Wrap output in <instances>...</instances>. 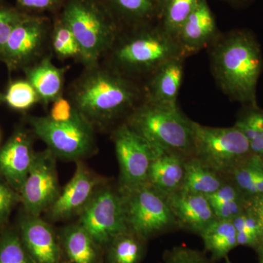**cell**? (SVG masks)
I'll return each mask as SVG.
<instances>
[{"mask_svg":"<svg viewBox=\"0 0 263 263\" xmlns=\"http://www.w3.org/2000/svg\"><path fill=\"white\" fill-rule=\"evenodd\" d=\"M143 95L135 80L111 67L87 68L71 89L76 110L93 125H108L128 115L139 105Z\"/></svg>","mask_w":263,"mask_h":263,"instance_id":"1","label":"cell"},{"mask_svg":"<svg viewBox=\"0 0 263 263\" xmlns=\"http://www.w3.org/2000/svg\"><path fill=\"white\" fill-rule=\"evenodd\" d=\"M212 45L213 75L223 92L235 101L256 106L263 61L255 38L247 31L234 30L219 35Z\"/></svg>","mask_w":263,"mask_h":263,"instance_id":"2","label":"cell"},{"mask_svg":"<svg viewBox=\"0 0 263 263\" xmlns=\"http://www.w3.org/2000/svg\"><path fill=\"white\" fill-rule=\"evenodd\" d=\"M109 52L110 67L133 80L148 78L165 62L183 57L176 39L152 23L133 27L123 37L119 34Z\"/></svg>","mask_w":263,"mask_h":263,"instance_id":"3","label":"cell"},{"mask_svg":"<svg viewBox=\"0 0 263 263\" xmlns=\"http://www.w3.org/2000/svg\"><path fill=\"white\" fill-rule=\"evenodd\" d=\"M60 17L75 36L86 68L98 65L120 34V24L104 0H67Z\"/></svg>","mask_w":263,"mask_h":263,"instance_id":"4","label":"cell"},{"mask_svg":"<svg viewBox=\"0 0 263 263\" xmlns=\"http://www.w3.org/2000/svg\"><path fill=\"white\" fill-rule=\"evenodd\" d=\"M193 122L178 106L141 102L124 122L156 149L193 156Z\"/></svg>","mask_w":263,"mask_h":263,"instance_id":"5","label":"cell"},{"mask_svg":"<svg viewBox=\"0 0 263 263\" xmlns=\"http://www.w3.org/2000/svg\"><path fill=\"white\" fill-rule=\"evenodd\" d=\"M119 189L127 229L147 240L179 230L167 197L148 182Z\"/></svg>","mask_w":263,"mask_h":263,"instance_id":"6","label":"cell"},{"mask_svg":"<svg viewBox=\"0 0 263 263\" xmlns=\"http://www.w3.org/2000/svg\"><path fill=\"white\" fill-rule=\"evenodd\" d=\"M193 157L226 177L252 154L248 140L235 125L212 127L193 122Z\"/></svg>","mask_w":263,"mask_h":263,"instance_id":"7","label":"cell"},{"mask_svg":"<svg viewBox=\"0 0 263 263\" xmlns=\"http://www.w3.org/2000/svg\"><path fill=\"white\" fill-rule=\"evenodd\" d=\"M29 122L57 158L78 162L94 149V125L77 110L67 122H55L45 116L30 117Z\"/></svg>","mask_w":263,"mask_h":263,"instance_id":"8","label":"cell"},{"mask_svg":"<svg viewBox=\"0 0 263 263\" xmlns=\"http://www.w3.org/2000/svg\"><path fill=\"white\" fill-rule=\"evenodd\" d=\"M79 215V224L101 249H106L117 235L128 230L122 197L118 188L99 189Z\"/></svg>","mask_w":263,"mask_h":263,"instance_id":"9","label":"cell"},{"mask_svg":"<svg viewBox=\"0 0 263 263\" xmlns=\"http://www.w3.org/2000/svg\"><path fill=\"white\" fill-rule=\"evenodd\" d=\"M113 139L120 169L119 187L146 183L157 150L124 122L114 130Z\"/></svg>","mask_w":263,"mask_h":263,"instance_id":"10","label":"cell"},{"mask_svg":"<svg viewBox=\"0 0 263 263\" xmlns=\"http://www.w3.org/2000/svg\"><path fill=\"white\" fill-rule=\"evenodd\" d=\"M56 158L48 148L36 152L20 193L21 202L29 215L41 216L60 195L61 190L57 176Z\"/></svg>","mask_w":263,"mask_h":263,"instance_id":"11","label":"cell"},{"mask_svg":"<svg viewBox=\"0 0 263 263\" xmlns=\"http://www.w3.org/2000/svg\"><path fill=\"white\" fill-rule=\"evenodd\" d=\"M49 22L40 15L27 13L10 34L0 57L10 70L26 68L41 55Z\"/></svg>","mask_w":263,"mask_h":263,"instance_id":"12","label":"cell"},{"mask_svg":"<svg viewBox=\"0 0 263 263\" xmlns=\"http://www.w3.org/2000/svg\"><path fill=\"white\" fill-rule=\"evenodd\" d=\"M103 181L78 161L73 176L48 209L51 220H62L80 214L87 205Z\"/></svg>","mask_w":263,"mask_h":263,"instance_id":"13","label":"cell"},{"mask_svg":"<svg viewBox=\"0 0 263 263\" xmlns=\"http://www.w3.org/2000/svg\"><path fill=\"white\" fill-rule=\"evenodd\" d=\"M19 235L33 263H67L58 235L41 216H23Z\"/></svg>","mask_w":263,"mask_h":263,"instance_id":"14","label":"cell"},{"mask_svg":"<svg viewBox=\"0 0 263 263\" xmlns=\"http://www.w3.org/2000/svg\"><path fill=\"white\" fill-rule=\"evenodd\" d=\"M35 155L31 137L23 129H17L0 148V176L19 194Z\"/></svg>","mask_w":263,"mask_h":263,"instance_id":"15","label":"cell"},{"mask_svg":"<svg viewBox=\"0 0 263 263\" xmlns=\"http://www.w3.org/2000/svg\"><path fill=\"white\" fill-rule=\"evenodd\" d=\"M217 24L207 0H200L181 26L175 39L183 57L200 51L219 37Z\"/></svg>","mask_w":263,"mask_h":263,"instance_id":"16","label":"cell"},{"mask_svg":"<svg viewBox=\"0 0 263 263\" xmlns=\"http://www.w3.org/2000/svg\"><path fill=\"white\" fill-rule=\"evenodd\" d=\"M166 197L179 230L199 235L216 219L206 196L179 190Z\"/></svg>","mask_w":263,"mask_h":263,"instance_id":"17","label":"cell"},{"mask_svg":"<svg viewBox=\"0 0 263 263\" xmlns=\"http://www.w3.org/2000/svg\"><path fill=\"white\" fill-rule=\"evenodd\" d=\"M184 57L172 59L159 67L148 77L144 91V101L178 106L177 98L183 77Z\"/></svg>","mask_w":263,"mask_h":263,"instance_id":"18","label":"cell"},{"mask_svg":"<svg viewBox=\"0 0 263 263\" xmlns=\"http://www.w3.org/2000/svg\"><path fill=\"white\" fill-rule=\"evenodd\" d=\"M186 159L178 154L157 150L147 182L165 197L179 191L184 179Z\"/></svg>","mask_w":263,"mask_h":263,"instance_id":"19","label":"cell"},{"mask_svg":"<svg viewBox=\"0 0 263 263\" xmlns=\"http://www.w3.org/2000/svg\"><path fill=\"white\" fill-rule=\"evenodd\" d=\"M27 80L30 83L45 105L53 103L62 96L64 71L53 65L50 57H45L34 65L24 68Z\"/></svg>","mask_w":263,"mask_h":263,"instance_id":"20","label":"cell"},{"mask_svg":"<svg viewBox=\"0 0 263 263\" xmlns=\"http://www.w3.org/2000/svg\"><path fill=\"white\" fill-rule=\"evenodd\" d=\"M59 238L67 263H98L102 249L79 223L64 228Z\"/></svg>","mask_w":263,"mask_h":263,"instance_id":"21","label":"cell"},{"mask_svg":"<svg viewBox=\"0 0 263 263\" xmlns=\"http://www.w3.org/2000/svg\"><path fill=\"white\" fill-rule=\"evenodd\" d=\"M228 181L223 176L211 169L195 157L185 161V174L181 190L209 197L215 193Z\"/></svg>","mask_w":263,"mask_h":263,"instance_id":"22","label":"cell"},{"mask_svg":"<svg viewBox=\"0 0 263 263\" xmlns=\"http://www.w3.org/2000/svg\"><path fill=\"white\" fill-rule=\"evenodd\" d=\"M119 24L130 27L153 23L158 19L160 0H104Z\"/></svg>","mask_w":263,"mask_h":263,"instance_id":"23","label":"cell"},{"mask_svg":"<svg viewBox=\"0 0 263 263\" xmlns=\"http://www.w3.org/2000/svg\"><path fill=\"white\" fill-rule=\"evenodd\" d=\"M205 252L214 262L224 259L232 250L238 247L237 231L232 221L215 219L199 235Z\"/></svg>","mask_w":263,"mask_h":263,"instance_id":"24","label":"cell"},{"mask_svg":"<svg viewBox=\"0 0 263 263\" xmlns=\"http://www.w3.org/2000/svg\"><path fill=\"white\" fill-rule=\"evenodd\" d=\"M147 240L127 230L117 235L106 247L107 263H141Z\"/></svg>","mask_w":263,"mask_h":263,"instance_id":"25","label":"cell"},{"mask_svg":"<svg viewBox=\"0 0 263 263\" xmlns=\"http://www.w3.org/2000/svg\"><path fill=\"white\" fill-rule=\"evenodd\" d=\"M200 0H160L158 24L167 34L176 37L185 21Z\"/></svg>","mask_w":263,"mask_h":263,"instance_id":"26","label":"cell"},{"mask_svg":"<svg viewBox=\"0 0 263 263\" xmlns=\"http://www.w3.org/2000/svg\"><path fill=\"white\" fill-rule=\"evenodd\" d=\"M263 110L257 106H250L240 114L235 125L243 132L248 140L251 152L263 160Z\"/></svg>","mask_w":263,"mask_h":263,"instance_id":"27","label":"cell"},{"mask_svg":"<svg viewBox=\"0 0 263 263\" xmlns=\"http://www.w3.org/2000/svg\"><path fill=\"white\" fill-rule=\"evenodd\" d=\"M262 167V159L252 154L237 165L227 178L249 199L253 195L254 183Z\"/></svg>","mask_w":263,"mask_h":263,"instance_id":"28","label":"cell"},{"mask_svg":"<svg viewBox=\"0 0 263 263\" xmlns=\"http://www.w3.org/2000/svg\"><path fill=\"white\" fill-rule=\"evenodd\" d=\"M52 47L57 56L72 58L81 56L80 48L75 36L60 17L55 22L52 34Z\"/></svg>","mask_w":263,"mask_h":263,"instance_id":"29","label":"cell"},{"mask_svg":"<svg viewBox=\"0 0 263 263\" xmlns=\"http://www.w3.org/2000/svg\"><path fill=\"white\" fill-rule=\"evenodd\" d=\"M39 101V96L27 80L13 81L5 95V102L17 110H27Z\"/></svg>","mask_w":263,"mask_h":263,"instance_id":"30","label":"cell"},{"mask_svg":"<svg viewBox=\"0 0 263 263\" xmlns=\"http://www.w3.org/2000/svg\"><path fill=\"white\" fill-rule=\"evenodd\" d=\"M0 263H33L19 233L8 230L0 237Z\"/></svg>","mask_w":263,"mask_h":263,"instance_id":"31","label":"cell"},{"mask_svg":"<svg viewBox=\"0 0 263 263\" xmlns=\"http://www.w3.org/2000/svg\"><path fill=\"white\" fill-rule=\"evenodd\" d=\"M164 263H215L206 253L183 246H176L163 254Z\"/></svg>","mask_w":263,"mask_h":263,"instance_id":"32","label":"cell"},{"mask_svg":"<svg viewBox=\"0 0 263 263\" xmlns=\"http://www.w3.org/2000/svg\"><path fill=\"white\" fill-rule=\"evenodd\" d=\"M26 14L16 8L0 5V54L13 29Z\"/></svg>","mask_w":263,"mask_h":263,"instance_id":"33","label":"cell"},{"mask_svg":"<svg viewBox=\"0 0 263 263\" xmlns=\"http://www.w3.org/2000/svg\"><path fill=\"white\" fill-rule=\"evenodd\" d=\"M19 202H21L20 194L4 180L0 179V227L8 221L13 208Z\"/></svg>","mask_w":263,"mask_h":263,"instance_id":"34","label":"cell"},{"mask_svg":"<svg viewBox=\"0 0 263 263\" xmlns=\"http://www.w3.org/2000/svg\"><path fill=\"white\" fill-rule=\"evenodd\" d=\"M248 199L233 200L224 202L211 203L216 219L232 221L237 216L245 212L247 207Z\"/></svg>","mask_w":263,"mask_h":263,"instance_id":"35","label":"cell"},{"mask_svg":"<svg viewBox=\"0 0 263 263\" xmlns=\"http://www.w3.org/2000/svg\"><path fill=\"white\" fill-rule=\"evenodd\" d=\"M237 233H248L258 235L261 238L260 228L255 216L248 209H246L239 215L232 220Z\"/></svg>","mask_w":263,"mask_h":263,"instance_id":"36","label":"cell"},{"mask_svg":"<svg viewBox=\"0 0 263 263\" xmlns=\"http://www.w3.org/2000/svg\"><path fill=\"white\" fill-rule=\"evenodd\" d=\"M48 117L55 122H67L76 114V109L70 100L60 97L52 103Z\"/></svg>","mask_w":263,"mask_h":263,"instance_id":"37","label":"cell"},{"mask_svg":"<svg viewBox=\"0 0 263 263\" xmlns=\"http://www.w3.org/2000/svg\"><path fill=\"white\" fill-rule=\"evenodd\" d=\"M21 11L42 12L54 11L60 8L63 0H16Z\"/></svg>","mask_w":263,"mask_h":263,"instance_id":"38","label":"cell"},{"mask_svg":"<svg viewBox=\"0 0 263 263\" xmlns=\"http://www.w3.org/2000/svg\"><path fill=\"white\" fill-rule=\"evenodd\" d=\"M247 209L250 211L258 221L263 243V195L248 199Z\"/></svg>","mask_w":263,"mask_h":263,"instance_id":"39","label":"cell"},{"mask_svg":"<svg viewBox=\"0 0 263 263\" xmlns=\"http://www.w3.org/2000/svg\"><path fill=\"white\" fill-rule=\"evenodd\" d=\"M263 195V167L259 172L258 177L254 183L253 195L252 197ZM251 197V198H252Z\"/></svg>","mask_w":263,"mask_h":263,"instance_id":"40","label":"cell"},{"mask_svg":"<svg viewBox=\"0 0 263 263\" xmlns=\"http://www.w3.org/2000/svg\"><path fill=\"white\" fill-rule=\"evenodd\" d=\"M258 256V263H263V243L255 249Z\"/></svg>","mask_w":263,"mask_h":263,"instance_id":"41","label":"cell"},{"mask_svg":"<svg viewBox=\"0 0 263 263\" xmlns=\"http://www.w3.org/2000/svg\"><path fill=\"white\" fill-rule=\"evenodd\" d=\"M228 2H230V3H243V2L247 1V0H227Z\"/></svg>","mask_w":263,"mask_h":263,"instance_id":"42","label":"cell"},{"mask_svg":"<svg viewBox=\"0 0 263 263\" xmlns=\"http://www.w3.org/2000/svg\"><path fill=\"white\" fill-rule=\"evenodd\" d=\"M3 102H5V95L0 93V103H3Z\"/></svg>","mask_w":263,"mask_h":263,"instance_id":"43","label":"cell"},{"mask_svg":"<svg viewBox=\"0 0 263 263\" xmlns=\"http://www.w3.org/2000/svg\"><path fill=\"white\" fill-rule=\"evenodd\" d=\"M224 263H233L232 262L231 260H230L229 257H227L226 258H224Z\"/></svg>","mask_w":263,"mask_h":263,"instance_id":"44","label":"cell"},{"mask_svg":"<svg viewBox=\"0 0 263 263\" xmlns=\"http://www.w3.org/2000/svg\"><path fill=\"white\" fill-rule=\"evenodd\" d=\"M262 135H263V117H262Z\"/></svg>","mask_w":263,"mask_h":263,"instance_id":"45","label":"cell"}]
</instances>
